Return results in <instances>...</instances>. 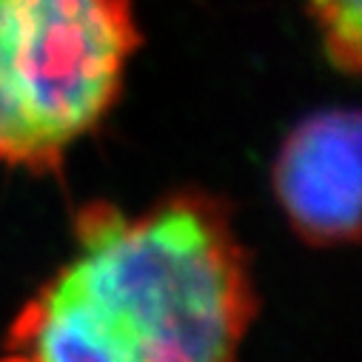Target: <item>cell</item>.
<instances>
[{
	"mask_svg": "<svg viewBox=\"0 0 362 362\" xmlns=\"http://www.w3.org/2000/svg\"><path fill=\"white\" fill-rule=\"evenodd\" d=\"M311 12L322 32L325 54L339 71L359 69L362 43V0H311Z\"/></svg>",
	"mask_w": 362,
	"mask_h": 362,
	"instance_id": "obj_4",
	"label": "cell"
},
{
	"mask_svg": "<svg viewBox=\"0 0 362 362\" xmlns=\"http://www.w3.org/2000/svg\"><path fill=\"white\" fill-rule=\"evenodd\" d=\"M359 112L331 109L305 117L274 163V192L297 234L311 245L354 243L362 183Z\"/></svg>",
	"mask_w": 362,
	"mask_h": 362,
	"instance_id": "obj_3",
	"label": "cell"
},
{
	"mask_svg": "<svg viewBox=\"0 0 362 362\" xmlns=\"http://www.w3.org/2000/svg\"><path fill=\"white\" fill-rule=\"evenodd\" d=\"M80 254L15 317L4 356L46 362H220L257 314L223 200L186 189L126 220L77 214Z\"/></svg>",
	"mask_w": 362,
	"mask_h": 362,
	"instance_id": "obj_1",
	"label": "cell"
},
{
	"mask_svg": "<svg viewBox=\"0 0 362 362\" xmlns=\"http://www.w3.org/2000/svg\"><path fill=\"white\" fill-rule=\"evenodd\" d=\"M137 43L132 0H0V163L57 168L115 106Z\"/></svg>",
	"mask_w": 362,
	"mask_h": 362,
	"instance_id": "obj_2",
	"label": "cell"
}]
</instances>
